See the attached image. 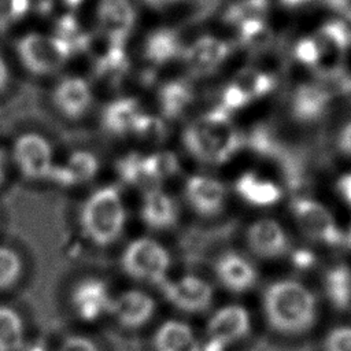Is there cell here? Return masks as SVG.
<instances>
[{
    "label": "cell",
    "instance_id": "836d02e7",
    "mask_svg": "<svg viewBox=\"0 0 351 351\" xmlns=\"http://www.w3.org/2000/svg\"><path fill=\"white\" fill-rule=\"evenodd\" d=\"M133 133L147 140H162L166 134V129L163 122L159 118H155L143 112V115L140 117V119L134 126Z\"/></svg>",
    "mask_w": 351,
    "mask_h": 351
},
{
    "label": "cell",
    "instance_id": "bcb514c9",
    "mask_svg": "<svg viewBox=\"0 0 351 351\" xmlns=\"http://www.w3.org/2000/svg\"><path fill=\"white\" fill-rule=\"evenodd\" d=\"M344 244H347L351 248V226L348 229V233L344 236Z\"/></svg>",
    "mask_w": 351,
    "mask_h": 351
},
{
    "label": "cell",
    "instance_id": "f546056e",
    "mask_svg": "<svg viewBox=\"0 0 351 351\" xmlns=\"http://www.w3.org/2000/svg\"><path fill=\"white\" fill-rule=\"evenodd\" d=\"M269 4L267 0H239L228 8L225 21L228 23L240 25L250 19H263Z\"/></svg>",
    "mask_w": 351,
    "mask_h": 351
},
{
    "label": "cell",
    "instance_id": "4dcf8cb0",
    "mask_svg": "<svg viewBox=\"0 0 351 351\" xmlns=\"http://www.w3.org/2000/svg\"><path fill=\"white\" fill-rule=\"evenodd\" d=\"M117 169L125 182L136 186H147L148 189L154 188V184L151 182L144 167V156L137 154L128 155L118 162Z\"/></svg>",
    "mask_w": 351,
    "mask_h": 351
},
{
    "label": "cell",
    "instance_id": "4fadbf2b",
    "mask_svg": "<svg viewBox=\"0 0 351 351\" xmlns=\"http://www.w3.org/2000/svg\"><path fill=\"white\" fill-rule=\"evenodd\" d=\"M247 243L254 254L262 258H277L289 248L284 229L274 219H259L247 232Z\"/></svg>",
    "mask_w": 351,
    "mask_h": 351
},
{
    "label": "cell",
    "instance_id": "8fae6325",
    "mask_svg": "<svg viewBox=\"0 0 351 351\" xmlns=\"http://www.w3.org/2000/svg\"><path fill=\"white\" fill-rule=\"evenodd\" d=\"M228 55V43L211 36L199 37L182 51L188 69L196 75H204L214 71Z\"/></svg>",
    "mask_w": 351,
    "mask_h": 351
},
{
    "label": "cell",
    "instance_id": "484cf974",
    "mask_svg": "<svg viewBox=\"0 0 351 351\" xmlns=\"http://www.w3.org/2000/svg\"><path fill=\"white\" fill-rule=\"evenodd\" d=\"M25 344V329L19 314L0 306V351H21Z\"/></svg>",
    "mask_w": 351,
    "mask_h": 351
},
{
    "label": "cell",
    "instance_id": "5bb4252c",
    "mask_svg": "<svg viewBox=\"0 0 351 351\" xmlns=\"http://www.w3.org/2000/svg\"><path fill=\"white\" fill-rule=\"evenodd\" d=\"M250 330V315L243 306L229 304L218 310L210 319L208 339L223 346L244 337Z\"/></svg>",
    "mask_w": 351,
    "mask_h": 351
},
{
    "label": "cell",
    "instance_id": "9c48e42d",
    "mask_svg": "<svg viewBox=\"0 0 351 351\" xmlns=\"http://www.w3.org/2000/svg\"><path fill=\"white\" fill-rule=\"evenodd\" d=\"M97 22L110 41L123 44L134 26L136 10L130 0H100Z\"/></svg>",
    "mask_w": 351,
    "mask_h": 351
},
{
    "label": "cell",
    "instance_id": "b9f144b4",
    "mask_svg": "<svg viewBox=\"0 0 351 351\" xmlns=\"http://www.w3.org/2000/svg\"><path fill=\"white\" fill-rule=\"evenodd\" d=\"M339 145L343 152L351 155V123H348L340 133Z\"/></svg>",
    "mask_w": 351,
    "mask_h": 351
},
{
    "label": "cell",
    "instance_id": "ffe728a7",
    "mask_svg": "<svg viewBox=\"0 0 351 351\" xmlns=\"http://www.w3.org/2000/svg\"><path fill=\"white\" fill-rule=\"evenodd\" d=\"M141 115L143 111L134 99L122 97L106 106L101 121L106 130L114 134H123L134 130Z\"/></svg>",
    "mask_w": 351,
    "mask_h": 351
},
{
    "label": "cell",
    "instance_id": "7dc6e473",
    "mask_svg": "<svg viewBox=\"0 0 351 351\" xmlns=\"http://www.w3.org/2000/svg\"><path fill=\"white\" fill-rule=\"evenodd\" d=\"M66 4H69L70 7H75V5H78L82 0H63Z\"/></svg>",
    "mask_w": 351,
    "mask_h": 351
},
{
    "label": "cell",
    "instance_id": "60d3db41",
    "mask_svg": "<svg viewBox=\"0 0 351 351\" xmlns=\"http://www.w3.org/2000/svg\"><path fill=\"white\" fill-rule=\"evenodd\" d=\"M337 191L341 195V197L351 204V173L344 174L337 181Z\"/></svg>",
    "mask_w": 351,
    "mask_h": 351
},
{
    "label": "cell",
    "instance_id": "e0dca14e",
    "mask_svg": "<svg viewBox=\"0 0 351 351\" xmlns=\"http://www.w3.org/2000/svg\"><path fill=\"white\" fill-rule=\"evenodd\" d=\"M215 271L223 287L237 293L250 289L256 281V270L254 266L247 259L233 252H228L218 259Z\"/></svg>",
    "mask_w": 351,
    "mask_h": 351
},
{
    "label": "cell",
    "instance_id": "d590c367",
    "mask_svg": "<svg viewBox=\"0 0 351 351\" xmlns=\"http://www.w3.org/2000/svg\"><path fill=\"white\" fill-rule=\"evenodd\" d=\"M221 101L222 103L219 107H222L223 110H226L229 112L232 110L241 108L243 106H245L250 101V99L241 89H239L233 82H230L229 85H226L223 88Z\"/></svg>",
    "mask_w": 351,
    "mask_h": 351
},
{
    "label": "cell",
    "instance_id": "f6af8a7d",
    "mask_svg": "<svg viewBox=\"0 0 351 351\" xmlns=\"http://www.w3.org/2000/svg\"><path fill=\"white\" fill-rule=\"evenodd\" d=\"M225 347H226V346H223L222 343L208 339V341H207L206 346L202 348V351H223Z\"/></svg>",
    "mask_w": 351,
    "mask_h": 351
},
{
    "label": "cell",
    "instance_id": "83f0119b",
    "mask_svg": "<svg viewBox=\"0 0 351 351\" xmlns=\"http://www.w3.org/2000/svg\"><path fill=\"white\" fill-rule=\"evenodd\" d=\"M240 43L252 51H265L273 43V32L263 19H250L239 25Z\"/></svg>",
    "mask_w": 351,
    "mask_h": 351
},
{
    "label": "cell",
    "instance_id": "7c38bea8",
    "mask_svg": "<svg viewBox=\"0 0 351 351\" xmlns=\"http://www.w3.org/2000/svg\"><path fill=\"white\" fill-rule=\"evenodd\" d=\"M185 196L195 211L208 217L221 211L226 189L218 180L206 176H193L186 181Z\"/></svg>",
    "mask_w": 351,
    "mask_h": 351
},
{
    "label": "cell",
    "instance_id": "74e56055",
    "mask_svg": "<svg viewBox=\"0 0 351 351\" xmlns=\"http://www.w3.org/2000/svg\"><path fill=\"white\" fill-rule=\"evenodd\" d=\"M60 351H99V350L96 344L86 337L70 336L63 341Z\"/></svg>",
    "mask_w": 351,
    "mask_h": 351
},
{
    "label": "cell",
    "instance_id": "1f68e13d",
    "mask_svg": "<svg viewBox=\"0 0 351 351\" xmlns=\"http://www.w3.org/2000/svg\"><path fill=\"white\" fill-rule=\"evenodd\" d=\"M66 167L77 184L95 177L99 169V162L96 156L88 151H75L70 155Z\"/></svg>",
    "mask_w": 351,
    "mask_h": 351
},
{
    "label": "cell",
    "instance_id": "ab89813d",
    "mask_svg": "<svg viewBox=\"0 0 351 351\" xmlns=\"http://www.w3.org/2000/svg\"><path fill=\"white\" fill-rule=\"evenodd\" d=\"M292 262H293L295 267L304 270V269L311 267L315 263V256L311 251L300 248V250H296L292 252Z\"/></svg>",
    "mask_w": 351,
    "mask_h": 351
},
{
    "label": "cell",
    "instance_id": "8992f818",
    "mask_svg": "<svg viewBox=\"0 0 351 351\" xmlns=\"http://www.w3.org/2000/svg\"><path fill=\"white\" fill-rule=\"evenodd\" d=\"M291 210L300 230L311 240L328 245L344 244L343 232L321 203L306 197H295Z\"/></svg>",
    "mask_w": 351,
    "mask_h": 351
},
{
    "label": "cell",
    "instance_id": "3957f363",
    "mask_svg": "<svg viewBox=\"0 0 351 351\" xmlns=\"http://www.w3.org/2000/svg\"><path fill=\"white\" fill-rule=\"evenodd\" d=\"M125 207L115 186L93 192L81 210V226L85 236L97 245L115 241L125 226Z\"/></svg>",
    "mask_w": 351,
    "mask_h": 351
},
{
    "label": "cell",
    "instance_id": "277c9868",
    "mask_svg": "<svg viewBox=\"0 0 351 351\" xmlns=\"http://www.w3.org/2000/svg\"><path fill=\"white\" fill-rule=\"evenodd\" d=\"M121 265L130 277L160 285L166 280L170 267V256L155 240L140 237L125 248Z\"/></svg>",
    "mask_w": 351,
    "mask_h": 351
},
{
    "label": "cell",
    "instance_id": "f1b7e54d",
    "mask_svg": "<svg viewBox=\"0 0 351 351\" xmlns=\"http://www.w3.org/2000/svg\"><path fill=\"white\" fill-rule=\"evenodd\" d=\"M144 167L151 180L155 185L165 178L174 176L178 169V159L173 152H156L148 156H144Z\"/></svg>",
    "mask_w": 351,
    "mask_h": 351
},
{
    "label": "cell",
    "instance_id": "ba28073f",
    "mask_svg": "<svg viewBox=\"0 0 351 351\" xmlns=\"http://www.w3.org/2000/svg\"><path fill=\"white\" fill-rule=\"evenodd\" d=\"M14 158L21 171L30 178L48 177L53 166L48 141L34 133L23 134L15 141Z\"/></svg>",
    "mask_w": 351,
    "mask_h": 351
},
{
    "label": "cell",
    "instance_id": "52a82bcc",
    "mask_svg": "<svg viewBox=\"0 0 351 351\" xmlns=\"http://www.w3.org/2000/svg\"><path fill=\"white\" fill-rule=\"evenodd\" d=\"M159 287L165 298L182 311H203L213 300L211 285L196 276H184L176 281L165 280Z\"/></svg>",
    "mask_w": 351,
    "mask_h": 351
},
{
    "label": "cell",
    "instance_id": "cb8c5ba5",
    "mask_svg": "<svg viewBox=\"0 0 351 351\" xmlns=\"http://www.w3.org/2000/svg\"><path fill=\"white\" fill-rule=\"evenodd\" d=\"M159 107L166 118L181 115L193 100L191 86L184 81H170L159 89Z\"/></svg>",
    "mask_w": 351,
    "mask_h": 351
},
{
    "label": "cell",
    "instance_id": "9a60e30c",
    "mask_svg": "<svg viewBox=\"0 0 351 351\" xmlns=\"http://www.w3.org/2000/svg\"><path fill=\"white\" fill-rule=\"evenodd\" d=\"M71 302L75 313L85 321L99 318L110 310L111 298L106 284L97 278L82 280L71 293Z\"/></svg>",
    "mask_w": 351,
    "mask_h": 351
},
{
    "label": "cell",
    "instance_id": "603a6c76",
    "mask_svg": "<svg viewBox=\"0 0 351 351\" xmlns=\"http://www.w3.org/2000/svg\"><path fill=\"white\" fill-rule=\"evenodd\" d=\"M236 191L254 206H271L281 199V189L274 182L261 180L254 173L243 174L236 182Z\"/></svg>",
    "mask_w": 351,
    "mask_h": 351
},
{
    "label": "cell",
    "instance_id": "4316f807",
    "mask_svg": "<svg viewBox=\"0 0 351 351\" xmlns=\"http://www.w3.org/2000/svg\"><path fill=\"white\" fill-rule=\"evenodd\" d=\"M239 89H241L250 100L261 97L270 92L274 86L273 75L261 71L255 67H244L234 75L232 81Z\"/></svg>",
    "mask_w": 351,
    "mask_h": 351
},
{
    "label": "cell",
    "instance_id": "d6a6232c",
    "mask_svg": "<svg viewBox=\"0 0 351 351\" xmlns=\"http://www.w3.org/2000/svg\"><path fill=\"white\" fill-rule=\"evenodd\" d=\"M22 270L19 255L5 247H0V289H7L16 282Z\"/></svg>",
    "mask_w": 351,
    "mask_h": 351
},
{
    "label": "cell",
    "instance_id": "7a4b0ae2",
    "mask_svg": "<svg viewBox=\"0 0 351 351\" xmlns=\"http://www.w3.org/2000/svg\"><path fill=\"white\" fill-rule=\"evenodd\" d=\"M267 322L282 333H302L315 321L314 295L300 282L281 280L270 284L263 295Z\"/></svg>",
    "mask_w": 351,
    "mask_h": 351
},
{
    "label": "cell",
    "instance_id": "44dd1931",
    "mask_svg": "<svg viewBox=\"0 0 351 351\" xmlns=\"http://www.w3.org/2000/svg\"><path fill=\"white\" fill-rule=\"evenodd\" d=\"M180 53H182L181 40L178 33L173 29H156L145 40L144 55L151 63L156 66L170 62Z\"/></svg>",
    "mask_w": 351,
    "mask_h": 351
},
{
    "label": "cell",
    "instance_id": "30bf717a",
    "mask_svg": "<svg viewBox=\"0 0 351 351\" xmlns=\"http://www.w3.org/2000/svg\"><path fill=\"white\" fill-rule=\"evenodd\" d=\"M118 322L130 329L145 325L155 313L154 299L141 291H125L111 299L110 310Z\"/></svg>",
    "mask_w": 351,
    "mask_h": 351
},
{
    "label": "cell",
    "instance_id": "816d5d0a",
    "mask_svg": "<svg viewBox=\"0 0 351 351\" xmlns=\"http://www.w3.org/2000/svg\"><path fill=\"white\" fill-rule=\"evenodd\" d=\"M267 1H269V3H270V1H271V0H267ZM278 1H281V0H278Z\"/></svg>",
    "mask_w": 351,
    "mask_h": 351
},
{
    "label": "cell",
    "instance_id": "7402d4cb",
    "mask_svg": "<svg viewBox=\"0 0 351 351\" xmlns=\"http://www.w3.org/2000/svg\"><path fill=\"white\" fill-rule=\"evenodd\" d=\"M329 96L330 95L326 86L315 84L299 86L293 95L292 103L295 117L300 121H314L325 111Z\"/></svg>",
    "mask_w": 351,
    "mask_h": 351
},
{
    "label": "cell",
    "instance_id": "f35d334b",
    "mask_svg": "<svg viewBox=\"0 0 351 351\" xmlns=\"http://www.w3.org/2000/svg\"><path fill=\"white\" fill-rule=\"evenodd\" d=\"M15 21L14 0H0V33L5 32Z\"/></svg>",
    "mask_w": 351,
    "mask_h": 351
},
{
    "label": "cell",
    "instance_id": "6da1fadb",
    "mask_svg": "<svg viewBox=\"0 0 351 351\" xmlns=\"http://www.w3.org/2000/svg\"><path fill=\"white\" fill-rule=\"evenodd\" d=\"M185 148L204 163L226 162L243 144L229 112L222 107L214 108L192 122L182 136Z\"/></svg>",
    "mask_w": 351,
    "mask_h": 351
},
{
    "label": "cell",
    "instance_id": "5b68a950",
    "mask_svg": "<svg viewBox=\"0 0 351 351\" xmlns=\"http://www.w3.org/2000/svg\"><path fill=\"white\" fill-rule=\"evenodd\" d=\"M16 51L23 66L38 75L58 71L73 55L71 48L56 36L38 33H29L19 38Z\"/></svg>",
    "mask_w": 351,
    "mask_h": 351
},
{
    "label": "cell",
    "instance_id": "8d00e7d4",
    "mask_svg": "<svg viewBox=\"0 0 351 351\" xmlns=\"http://www.w3.org/2000/svg\"><path fill=\"white\" fill-rule=\"evenodd\" d=\"M293 53L298 60H300L302 63L310 67H315L318 62V48L313 37L302 38L300 41H298V44L295 45Z\"/></svg>",
    "mask_w": 351,
    "mask_h": 351
},
{
    "label": "cell",
    "instance_id": "d4e9b609",
    "mask_svg": "<svg viewBox=\"0 0 351 351\" xmlns=\"http://www.w3.org/2000/svg\"><path fill=\"white\" fill-rule=\"evenodd\" d=\"M325 292L330 303L340 310L351 304V269L336 265L325 274Z\"/></svg>",
    "mask_w": 351,
    "mask_h": 351
},
{
    "label": "cell",
    "instance_id": "c3c4849f",
    "mask_svg": "<svg viewBox=\"0 0 351 351\" xmlns=\"http://www.w3.org/2000/svg\"><path fill=\"white\" fill-rule=\"evenodd\" d=\"M3 174H4V171H3V155L0 152V182L3 181Z\"/></svg>",
    "mask_w": 351,
    "mask_h": 351
},
{
    "label": "cell",
    "instance_id": "7bdbcfd3",
    "mask_svg": "<svg viewBox=\"0 0 351 351\" xmlns=\"http://www.w3.org/2000/svg\"><path fill=\"white\" fill-rule=\"evenodd\" d=\"M307 1V0H303ZM328 5H330L335 10L343 11V12H348L350 11V0H319Z\"/></svg>",
    "mask_w": 351,
    "mask_h": 351
},
{
    "label": "cell",
    "instance_id": "f907efd6",
    "mask_svg": "<svg viewBox=\"0 0 351 351\" xmlns=\"http://www.w3.org/2000/svg\"><path fill=\"white\" fill-rule=\"evenodd\" d=\"M206 1V4H213L215 0H204Z\"/></svg>",
    "mask_w": 351,
    "mask_h": 351
},
{
    "label": "cell",
    "instance_id": "2e32d148",
    "mask_svg": "<svg viewBox=\"0 0 351 351\" xmlns=\"http://www.w3.org/2000/svg\"><path fill=\"white\" fill-rule=\"evenodd\" d=\"M92 92L88 82L78 77L62 80L53 92V103L69 118L81 117L90 106Z\"/></svg>",
    "mask_w": 351,
    "mask_h": 351
},
{
    "label": "cell",
    "instance_id": "ac0fdd59",
    "mask_svg": "<svg viewBox=\"0 0 351 351\" xmlns=\"http://www.w3.org/2000/svg\"><path fill=\"white\" fill-rule=\"evenodd\" d=\"M141 218L151 229H169L177 221V208L174 202L165 192L152 188L144 195Z\"/></svg>",
    "mask_w": 351,
    "mask_h": 351
},
{
    "label": "cell",
    "instance_id": "ee69618b",
    "mask_svg": "<svg viewBox=\"0 0 351 351\" xmlns=\"http://www.w3.org/2000/svg\"><path fill=\"white\" fill-rule=\"evenodd\" d=\"M7 82H8V69L4 60L0 58V90L7 85Z\"/></svg>",
    "mask_w": 351,
    "mask_h": 351
},
{
    "label": "cell",
    "instance_id": "e575fe53",
    "mask_svg": "<svg viewBox=\"0 0 351 351\" xmlns=\"http://www.w3.org/2000/svg\"><path fill=\"white\" fill-rule=\"evenodd\" d=\"M325 351H351V326H337L325 337Z\"/></svg>",
    "mask_w": 351,
    "mask_h": 351
},
{
    "label": "cell",
    "instance_id": "d6986e66",
    "mask_svg": "<svg viewBox=\"0 0 351 351\" xmlns=\"http://www.w3.org/2000/svg\"><path fill=\"white\" fill-rule=\"evenodd\" d=\"M156 351H202L192 329L180 321H167L154 336Z\"/></svg>",
    "mask_w": 351,
    "mask_h": 351
},
{
    "label": "cell",
    "instance_id": "681fc988",
    "mask_svg": "<svg viewBox=\"0 0 351 351\" xmlns=\"http://www.w3.org/2000/svg\"><path fill=\"white\" fill-rule=\"evenodd\" d=\"M30 351H44L40 346H36V347H33V348H30Z\"/></svg>",
    "mask_w": 351,
    "mask_h": 351
}]
</instances>
